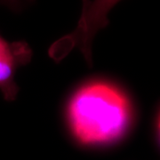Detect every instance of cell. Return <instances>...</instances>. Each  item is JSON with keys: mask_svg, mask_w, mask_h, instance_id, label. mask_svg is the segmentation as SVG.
<instances>
[{"mask_svg": "<svg viewBox=\"0 0 160 160\" xmlns=\"http://www.w3.org/2000/svg\"><path fill=\"white\" fill-rule=\"evenodd\" d=\"M69 129L78 142L104 146L120 141L133 120L130 99L107 81H91L79 87L67 109Z\"/></svg>", "mask_w": 160, "mask_h": 160, "instance_id": "6da1fadb", "label": "cell"}, {"mask_svg": "<svg viewBox=\"0 0 160 160\" xmlns=\"http://www.w3.org/2000/svg\"><path fill=\"white\" fill-rule=\"evenodd\" d=\"M121 0H84L83 10L76 29L58 40L49 50L55 61H61L75 48L79 49L89 65L92 63V44L95 35L109 22L108 14Z\"/></svg>", "mask_w": 160, "mask_h": 160, "instance_id": "7a4b0ae2", "label": "cell"}, {"mask_svg": "<svg viewBox=\"0 0 160 160\" xmlns=\"http://www.w3.org/2000/svg\"><path fill=\"white\" fill-rule=\"evenodd\" d=\"M32 50L24 41L8 42L0 35V92L4 99H16L19 87L15 82L17 69L30 62Z\"/></svg>", "mask_w": 160, "mask_h": 160, "instance_id": "3957f363", "label": "cell"}, {"mask_svg": "<svg viewBox=\"0 0 160 160\" xmlns=\"http://www.w3.org/2000/svg\"><path fill=\"white\" fill-rule=\"evenodd\" d=\"M9 2L11 6H16L21 2V0H9Z\"/></svg>", "mask_w": 160, "mask_h": 160, "instance_id": "277c9868", "label": "cell"}, {"mask_svg": "<svg viewBox=\"0 0 160 160\" xmlns=\"http://www.w3.org/2000/svg\"><path fill=\"white\" fill-rule=\"evenodd\" d=\"M1 2H4V3H6V5H9L10 6V3H9V0H0Z\"/></svg>", "mask_w": 160, "mask_h": 160, "instance_id": "5b68a950", "label": "cell"}]
</instances>
